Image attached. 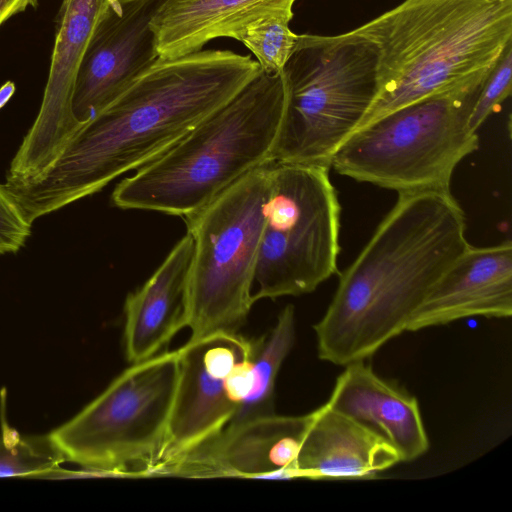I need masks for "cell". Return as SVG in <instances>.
Segmentation results:
<instances>
[{"mask_svg":"<svg viewBox=\"0 0 512 512\" xmlns=\"http://www.w3.org/2000/svg\"><path fill=\"white\" fill-rule=\"evenodd\" d=\"M260 72L252 57L231 50L157 58L77 131L42 175L6 187L33 224L161 156Z\"/></svg>","mask_w":512,"mask_h":512,"instance_id":"obj_1","label":"cell"},{"mask_svg":"<svg viewBox=\"0 0 512 512\" xmlns=\"http://www.w3.org/2000/svg\"><path fill=\"white\" fill-rule=\"evenodd\" d=\"M450 191L399 192L314 325L320 359L366 360L407 326L446 270L470 247Z\"/></svg>","mask_w":512,"mask_h":512,"instance_id":"obj_2","label":"cell"},{"mask_svg":"<svg viewBox=\"0 0 512 512\" xmlns=\"http://www.w3.org/2000/svg\"><path fill=\"white\" fill-rule=\"evenodd\" d=\"M353 31L378 52V90L360 128L430 95L484 81L512 43V0H404Z\"/></svg>","mask_w":512,"mask_h":512,"instance_id":"obj_3","label":"cell"},{"mask_svg":"<svg viewBox=\"0 0 512 512\" xmlns=\"http://www.w3.org/2000/svg\"><path fill=\"white\" fill-rule=\"evenodd\" d=\"M287 102L284 72H260L158 158L119 182L112 203L183 218L272 162Z\"/></svg>","mask_w":512,"mask_h":512,"instance_id":"obj_4","label":"cell"},{"mask_svg":"<svg viewBox=\"0 0 512 512\" xmlns=\"http://www.w3.org/2000/svg\"><path fill=\"white\" fill-rule=\"evenodd\" d=\"M484 81L430 95L358 128L330 167L398 193L450 191L455 168L479 146L468 121Z\"/></svg>","mask_w":512,"mask_h":512,"instance_id":"obj_5","label":"cell"},{"mask_svg":"<svg viewBox=\"0 0 512 512\" xmlns=\"http://www.w3.org/2000/svg\"><path fill=\"white\" fill-rule=\"evenodd\" d=\"M378 52L353 30L301 34L283 72L287 102L272 162L326 166L378 90Z\"/></svg>","mask_w":512,"mask_h":512,"instance_id":"obj_6","label":"cell"},{"mask_svg":"<svg viewBox=\"0 0 512 512\" xmlns=\"http://www.w3.org/2000/svg\"><path fill=\"white\" fill-rule=\"evenodd\" d=\"M273 162L238 179L184 218L193 238L186 327L191 339L238 331L253 304V283Z\"/></svg>","mask_w":512,"mask_h":512,"instance_id":"obj_7","label":"cell"},{"mask_svg":"<svg viewBox=\"0 0 512 512\" xmlns=\"http://www.w3.org/2000/svg\"><path fill=\"white\" fill-rule=\"evenodd\" d=\"M178 350L132 364L50 435L66 461L99 475L148 476L168 430Z\"/></svg>","mask_w":512,"mask_h":512,"instance_id":"obj_8","label":"cell"},{"mask_svg":"<svg viewBox=\"0 0 512 512\" xmlns=\"http://www.w3.org/2000/svg\"><path fill=\"white\" fill-rule=\"evenodd\" d=\"M340 212L329 167L273 162L255 302L310 293L337 273Z\"/></svg>","mask_w":512,"mask_h":512,"instance_id":"obj_9","label":"cell"},{"mask_svg":"<svg viewBox=\"0 0 512 512\" xmlns=\"http://www.w3.org/2000/svg\"><path fill=\"white\" fill-rule=\"evenodd\" d=\"M256 338L217 331L178 349V379L166 440L158 462H168L218 434L250 391Z\"/></svg>","mask_w":512,"mask_h":512,"instance_id":"obj_10","label":"cell"},{"mask_svg":"<svg viewBox=\"0 0 512 512\" xmlns=\"http://www.w3.org/2000/svg\"><path fill=\"white\" fill-rule=\"evenodd\" d=\"M115 1H62L40 109L10 163L5 184L42 175L80 129L72 113L76 78L98 23Z\"/></svg>","mask_w":512,"mask_h":512,"instance_id":"obj_11","label":"cell"},{"mask_svg":"<svg viewBox=\"0 0 512 512\" xmlns=\"http://www.w3.org/2000/svg\"><path fill=\"white\" fill-rule=\"evenodd\" d=\"M312 412L275 413L227 425L218 434L154 468L150 475L191 478H296L299 448Z\"/></svg>","mask_w":512,"mask_h":512,"instance_id":"obj_12","label":"cell"},{"mask_svg":"<svg viewBox=\"0 0 512 512\" xmlns=\"http://www.w3.org/2000/svg\"><path fill=\"white\" fill-rule=\"evenodd\" d=\"M165 0H116L98 23L74 87L80 128L158 58L151 20Z\"/></svg>","mask_w":512,"mask_h":512,"instance_id":"obj_13","label":"cell"},{"mask_svg":"<svg viewBox=\"0 0 512 512\" xmlns=\"http://www.w3.org/2000/svg\"><path fill=\"white\" fill-rule=\"evenodd\" d=\"M512 314V244L470 247L446 270L413 314L407 331L471 316Z\"/></svg>","mask_w":512,"mask_h":512,"instance_id":"obj_14","label":"cell"},{"mask_svg":"<svg viewBox=\"0 0 512 512\" xmlns=\"http://www.w3.org/2000/svg\"><path fill=\"white\" fill-rule=\"evenodd\" d=\"M326 402L387 441L400 462L412 461L429 448L418 401L372 369L365 360L345 365Z\"/></svg>","mask_w":512,"mask_h":512,"instance_id":"obj_15","label":"cell"},{"mask_svg":"<svg viewBox=\"0 0 512 512\" xmlns=\"http://www.w3.org/2000/svg\"><path fill=\"white\" fill-rule=\"evenodd\" d=\"M193 247V238L187 232L151 277L127 296L123 339L131 364L155 356L186 327Z\"/></svg>","mask_w":512,"mask_h":512,"instance_id":"obj_16","label":"cell"},{"mask_svg":"<svg viewBox=\"0 0 512 512\" xmlns=\"http://www.w3.org/2000/svg\"><path fill=\"white\" fill-rule=\"evenodd\" d=\"M398 462L387 441L325 403L312 412L295 470L296 478L369 479Z\"/></svg>","mask_w":512,"mask_h":512,"instance_id":"obj_17","label":"cell"},{"mask_svg":"<svg viewBox=\"0 0 512 512\" xmlns=\"http://www.w3.org/2000/svg\"><path fill=\"white\" fill-rule=\"evenodd\" d=\"M296 0H165L151 20L158 58L198 52L217 38L238 41L253 22L268 16L293 18Z\"/></svg>","mask_w":512,"mask_h":512,"instance_id":"obj_18","label":"cell"},{"mask_svg":"<svg viewBox=\"0 0 512 512\" xmlns=\"http://www.w3.org/2000/svg\"><path fill=\"white\" fill-rule=\"evenodd\" d=\"M294 341L295 311L292 305H287L279 313L275 326L266 335L256 338L251 388L227 425L275 413L276 378Z\"/></svg>","mask_w":512,"mask_h":512,"instance_id":"obj_19","label":"cell"},{"mask_svg":"<svg viewBox=\"0 0 512 512\" xmlns=\"http://www.w3.org/2000/svg\"><path fill=\"white\" fill-rule=\"evenodd\" d=\"M0 436V478H48L66 458L49 434L19 435L5 423Z\"/></svg>","mask_w":512,"mask_h":512,"instance_id":"obj_20","label":"cell"},{"mask_svg":"<svg viewBox=\"0 0 512 512\" xmlns=\"http://www.w3.org/2000/svg\"><path fill=\"white\" fill-rule=\"evenodd\" d=\"M290 21L281 16L264 17L251 23L240 35L238 41L255 56L262 72L282 73L293 54L299 35L290 29Z\"/></svg>","mask_w":512,"mask_h":512,"instance_id":"obj_21","label":"cell"},{"mask_svg":"<svg viewBox=\"0 0 512 512\" xmlns=\"http://www.w3.org/2000/svg\"><path fill=\"white\" fill-rule=\"evenodd\" d=\"M511 75L512 43L505 48L482 84L469 117L468 126L470 130L477 132L485 120L510 96Z\"/></svg>","mask_w":512,"mask_h":512,"instance_id":"obj_22","label":"cell"},{"mask_svg":"<svg viewBox=\"0 0 512 512\" xmlns=\"http://www.w3.org/2000/svg\"><path fill=\"white\" fill-rule=\"evenodd\" d=\"M30 223L12 194L0 183V256L18 252L31 235Z\"/></svg>","mask_w":512,"mask_h":512,"instance_id":"obj_23","label":"cell"},{"mask_svg":"<svg viewBox=\"0 0 512 512\" xmlns=\"http://www.w3.org/2000/svg\"><path fill=\"white\" fill-rule=\"evenodd\" d=\"M38 0H0V26L11 16L35 6Z\"/></svg>","mask_w":512,"mask_h":512,"instance_id":"obj_24","label":"cell"},{"mask_svg":"<svg viewBox=\"0 0 512 512\" xmlns=\"http://www.w3.org/2000/svg\"><path fill=\"white\" fill-rule=\"evenodd\" d=\"M15 90L16 87L12 81H7L0 87V109L9 102L14 95Z\"/></svg>","mask_w":512,"mask_h":512,"instance_id":"obj_25","label":"cell"}]
</instances>
